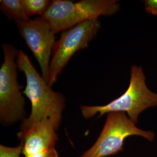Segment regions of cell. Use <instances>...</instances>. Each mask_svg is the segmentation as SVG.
Wrapping results in <instances>:
<instances>
[{
  "label": "cell",
  "mask_w": 157,
  "mask_h": 157,
  "mask_svg": "<svg viewBox=\"0 0 157 157\" xmlns=\"http://www.w3.org/2000/svg\"><path fill=\"white\" fill-rule=\"evenodd\" d=\"M22 154V145L19 144L16 147L0 145V157H20Z\"/></svg>",
  "instance_id": "obj_11"
},
{
  "label": "cell",
  "mask_w": 157,
  "mask_h": 157,
  "mask_svg": "<svg viewBox=\"0 0 157 157\" xmlns=\"http://www.w3.org/2000/svg\"><path fill=\"white\" fill-rule=\"evenodd\" d=\"M61 120V117H47L28 130L17 132L24 157H59L56 145Z\"/></svg>",
  "instance_id": "obj_8"
},
{
  "label": "cell",
  "mask_w": 157,
  "mask_h": 157,
  "mask_svg": "<svg viewBox=\"0 0 157 157\" xmlns=\"http://www.w3.org/2000/svg\"><path fill=\"white\" fill-rule=\"evenodd\" d=\"M0 9L6 17L15 22L30 19L25 11L22 0H1Z\"/></svg>",
  "instance_id": "obj_9"
},
{
  "label": "cell",
  "mask_w": 157,
  "mask_h": 157,
  "mask_svg": "<svg viewBox=\"0 0 157 157\" xmlns=\"http://www.w3.org/2000/svg\"><path fill=\"white\" fill-rule=\"evenodd\" d=\"M26 15L29 16L40 15L41 17L47 11L51 1L48 0H22Z\"/></svg>",
  "instance_id": "obj_10"
},
{
  "label": "cell",
  "mask_w": 157,
  "mask_h": 157,
  "mask_svg": "<svg viewBox=\"0 0 157 157\" xmlns=\"http://www.w3.org/2000/svg\"><path fill=\"white\" fill-rule=\"evenodd\" d=\"M139 136L152 141L154 133L139 128L124 112H111L94 144L80 157H108L124 150V140L130 136Z\"/></svg>",
  "instance_id": "obj_5"
},
{
  "label": "cell",
  "mask_w": 157,
  "mask_h": 157,
  "mask_svg": "<svg viewBox=\"0 0 157 157\" xmlns=\"http://www.w3.org/2000/svg\"><path fill=\"white\" fill-rule=\"evenodd\" d=\"M4 61L0 67V122L9 126L26 118L25 101L17 83L18 51L11 44L2 45Z\"/></svg>",
  "instance_id": "obj_4"
},
{
  "label": "cell",
  "mask_w": 157,
  "mask_h": 157,
  "mask_svg": "<svg viewBox=\"0 0 157 157\" xmlns=\"http://www.w3.org/2000/svg\"><path fill=\"white\" fill-rule=\"evenodd\" d=\"M101 27L98 19L79 23L63 31L54 46L49 68L48 83L51 87L56 82L59 75L78 51L88 47Z\"/></svg>",
  "instance_id": "obj_6"
},
{
  "label": "cell",
  "mask_w": 157,
  "mask_h": 157,
  "mask_svg": "<svg viewBox=\"0 0 157 157\" xmlns=\"http://www.w3.org/2000/svg\"><path fill=\"white\" fill-rule=\"evenodd\" d=\"M144 7L148 13L157 15V0L144 1Z\"/></svg>",
  "instance_id": "obj_12"
},
{
  "label": "cell",
  "mask_w": 157,
  "mask_h": 157,
  "mask_svg": "<svg viewBox=\"0 0 157 157\" xmlns=\"http://www.w3.org/2000/svg\"><path fill=\"white\" fill-rule=\"evenodd\" d=\"M16 63L26 78V84L23 93L31 102L30 113L22 122L18 132L28 130L44 118L53 116L62 117L65 107L64 96L51 89L23 51H18Z\"/></svg>",
  "instance_id": "obj_1"
},
{
  "label": "cell",
  "mask_w": 157,
  "mask_h": 157,
  "mask_svg": "<svg viewBox=\"0 0 157 157\" xmlns=\"http://www.w3.org/2000/svg\"><path fill=\"white\" fill-rule=\"evenodd\" d=\"M15 23L21 36L39 64L42 76L48 82L51 56L56 42L54 32L49 23L40 17Z\"/></svg>",
  "instance_id": "obj_7"
},
{
  "label": "cell",
  "mask_w": 157,
  "mask_h": 157,
  "mask_svg": "<svg viewBox=\"0 0 157 157\" xmlns=\"http://www.w3.org/2000/svg\"><path fill=\"white\" fill-rule=\"evenodd\" d=\"M155 107H157V93L148 88L142 67L133 65L129 86L123 94L106 105H81L80 108L82 117L86 119L97 115L100 117L111 112H124L137 124L141 113Z\"/></svg>",
  "instance_id": "obj_2"
},
{
  "label": "cell",
  "mask_w": 157,
  "mask_h": 157,
  "mask_svg": "<svg viewBox=\"0 0 157 157\" xmlns=\"http://www.w3.org/2000/svg\"><path fill=\"white\" fill-rule=\"evenodd\" d=\"M119 9L117 0H54L40 18L48 23L56 34L101 16H112Z\"/></svg>",
  "instance_id": "obj_3"
}]
</instances>
